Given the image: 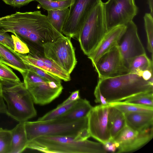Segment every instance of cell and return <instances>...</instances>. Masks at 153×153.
<instances>
[{"label":"cell","mask_w":153,"mask_h":153,"mask_svg":"<svg viewBox=\"0 0 153 153\" xmlns=\"http://www.w3.org/2000/svg\"><path fill=\"white\" fill-rule=\"evenodd\" d=\"M93 107L87 100L80 98L69 111L57 119L70 121L81 119L87 117Z\"/></svg>","instance_id":"obj_20"},{"label":"cell","mask_w":153,"mask_h":153,"mask_svg":"<svg viewBox=\"0 0 153 153\" xmlns=\"http://www.w3.org/2000/svg\"><path fill=\"white\" fill-rule=\"evenodd\" d=\"M0 55L2 62L23 74L28 69L22 60L14 50L0 43Z\"/></svg>","instance_id":"obj_18"},{"label":"cell","mask_w":153,"mask_h":153,"mask_svg":"<svg viewBox=\"0 0 153 153\" xmlns=\"http://www.w3.org/2000/svg\"><path fill=\"white\" fill-rule=\"evenodd\" d=\"M102 2L91 10L79 34L78 39L81 48L87 56L97 48L107 32Z\"/></svg>","instance_id":"obj_6"},{"label":"cell","mask_w":153,"mask_h":153,"mask_svg":"<svg viewBox=\"0 0 153 153\" xmlns=\"http://www.w3.org/2000/svg\"><path fill=\"white\" fill-rule=\"evenodd\" d=\"M80 98L79 91L78 90L76 91L72 92L68 98L62 103L58 105L57 106H61L69 104L78 100Z\"/></svg>","instance_id":"obj_36"},{"label":"cell","mask_w":153,"mask_h":153,"mask_svg":"<svg viewBox=\"0 0 153 153\" xmlns=\"http://www.w3.org/2000/svg\"><path fill=\"white\" fill-rule=\"evenodd\" d=\"M108 118L111 139H113L126 125L124 114L114 106L110 105Z\"/></svg>","instance_id":"obj_21"},{"label":"cell","mask_w":153,"mask_h":153,"mask_svg":"<svg viewBox=\"0 0 153 153\" xmlns=\"http://www.w3.org/2000/svg\"><path fill=\"white\" fill-rule=\"evenodd\" d=\"M28 143L41 136L76 137L81 129L88 128L87 117L70 121L56 119L46 121L24 122Z\"/></svg>","instance_id":"obj_5"},{"label":"cell","mask_w":153,"mask_h":153,"mask_svg":"<svg viewBox=\"0 0 153 153\" xmlns=\"http://www.w3.org/2000/svg\"><path fill=\"white\" fill-rule=\"evenodd\" d=\"M45 56L55 62L70 74L75 68L77 60L71 38L64 36L55 41L43 45Z\"/></svg>","instance_id":"obj_7"},{"label":"cell","mask_w":153,"mask_h":153,"mask_svg":"<svg viewBox=\"0 0 153 153\" xmlns=\"http://www.w3.org/2000/svg\"><path fill=\"white\" fill-rule=\"evenodd\" d=\"M35 0H14L10 5L18 7H20L28 4L31 1Z\"/></svg>","instance_id":"obj_39"},{"label":"cell","mask_w":153,"mask_h":153,"mask_svg":"<svg viewBox=\"0 0 153 153\" xmlns=\"http://www.w3.org/2000/svg\"><path fill=\"white\" fill-rule=\"evenodd\" d=\"M91 137L88 128H84L80 130L75 139L77 141H84L87 140Z\"/></svg>","instance_id":"obj_37"},{"label":"cell","mask_w":153,"mask_h":153,"mask_svg":"<svg viewBox=\"0 0 153 153\" xmlns=\"http://www.w3.org/2000/svg\"><path fill=\"white\" fill-rule=\"evenodd\" d=\"M34 103L43 105L48 104L58 97L63 87L61 82L45 81L25 85Z\"/></svg>","instance_id":"obj_14"},{"label":"cell","mask_w":153,"mask_h":153,"mask_svg":"<svg viewBox=\"0 0 153 153\" xmlns=\"http://www.w3.org/2000/svg\"><path fill=\"white\" fill-rule=\"evenodd\" d=\"M123 102L126 103L153 108V92L138 94L126 100Z\"/></svg>","instance_id":"obj_25"},{"label":"cell","mask_w":153,"mask_h":153,"mask_svg":"<svg viewBox=\"0 0 153 153\" xmlns=\"http://www.w3.org/2000/svg\"><path fill=\"white\" fill-rule=\"evenodd\" d=\"M101 0H74L62 33L66 36L78 39L79 31L93 9Z\"/></svg>","instance_id":"obj_9"},{"label":"cell","mask_w":153,"mask_h":153,"mask_svg":"<svg viewBox=\"0 0 153 153\" xmlns=\"http://www.w3.org/2000/svg\"><path fill=\"white\" fill-rule=\"evenodd\" d=\"M16 54L24 62L36 66L65 81L71 80L69 74L52 60L46 57L41 53Z\"/></svg>","instance_id":"obj_15"},{"label":"cell","mask_w":153,"mask_h":153,"mask_svg":"<svg viewBox=\"0 0 153 153\" xmlns=\"http://www.w3.org/2000/svg\"><path fill=\"white\" fill-rule=\"evenodd\" d=\"M0 79L16 81H20L19 78L8 66L0 61Z\"/></svg>","instance_id":"obj_31"},{"label":"cell","mask_w":153,"mask_h":153,"mask_svg":"<svg viewBox=\"0 0 153 153\" xmlns=\"http://www.w3.org/2000/svg\"><path fill=\"white\" fill-rule=\"evenodd\" d=\"M24 122H19L14 128L10 130L12 140L10 153H21L27 148L28 141Z\"/></svg>","instance_id":"obj_19"},{"label":"cell","mask_w":153,"mask_h":153,"mask_svg":"<svg viewBox=\"0 0 153 153\" xmlns=\"http://www.w3.org/2000/svg\"><path fill=\"white\" fill-rule=\"evenodd\" d=\"M125 28L126 25H120L107 32L97 48L88 56L91 60L92 65L102 55L117 46Z\"/></svg>","instance_id":"obj_16"},{"label":"cell","mask_w":153,"mask_h":153,"mask_svg":"<svg viewBox=\"0 0 153 153\" xmlns=\"http://www.w3.org/2000/svg\"><path fill=\"white\" fill-rule=\"evenodd\" d=\"M107 31L132 21L138 12L134 0H108L102 2Z\"/></svg>","instance_id":"obj_8"},{"label":"cell","mask_w":153,"mask_h":153,"mask_svg":"<svg viewBox=\"0 0 153 153\" xmlns=\"http://www.w3.org/2000/svg\"><path fill=\"white\" fill-rule=\"evenodd\" d=\"M69 11L68 8L62 10H48V17L52 25L59 32L62 33L63 27L67 19Z\"/></svg>","instance_id":"obj_23"},{"label":"cell","mask_w":153,"mask_h":153,"mask_svg":"<svg viewBox=\"0 0 153 153\" xmlns=\"http://www.w3.org/2000/svg\"><path fill=\"white\" fill-rule=\"evenodd\" d=\"M0 43L14 50L13 39L7 32L0 31Z\"/></svg>","instance_id":"obj_34"},{"label":"cell","mask_w":153,"mask_h":153,"mask_svg":"<svg viewBox=\"0 0 153 153\" xmlns=\"http://www.w3.org/2000/svg\"><path fill=\"white\" fill-rule=\"evenodd\" d=\"M14 45V50L22 54H27L29 53V49L27 45L17 36L11 35Z\"/></svg>","instance_id":"obj_33"},{"label":"cell","mask_w":153,"mask_h":153,"mask_svg":"<svg viewBox=\"0 0 153 153\" xmlns=\"http://www.w3.org/2000/svg\"><path fill=\"white\" fill-rule=\"evenodd\" d=\"M39 2L42 7L48 10L65 9L70 7L74 0H35Z\"/></svg>","instance_id":"obj_26"},{"label":"cell","mask_w":153,"mask_h":153,"mask_svg":"<svg viewBox=\"0 0 153 153\" xmlns=\"http://www.w3.org/2000/svg\"><path fill=\"white\" fill-rule=\"evenodd\" d=\"M0 96L7 104L6 114L19 122L37 115L32 98L20 81L0 79Z\"/></svg>","instance_id":"obj_3"},{"label":"cell","mask_w":153,"mask_h":153,"mask_svg":"<svg viewBox=\"0 0 153 153\" xmlns=\"http://www.w3.org/2000/svg\"><path fill=\"white\" fill-rule=\"evenodd\" d=\"M94 94L95 98L94 100L95 102L100 103V105L104 106L110 105V103L106 101L102 94L98 85L96 87Z\"/></svg>","instance_id":"obj_35"},{"label":"cell","mask_w":153,"mask_h":153,"mask_svg":"<svg viewBox=\"0 0 153 153\" xmlns=\"http://www.w3.org/2000/svg\"><path fill=\"white\" fill-rule=\"evenodd\" d=\"M153 136V126L139 131L126 125L113 140L117 153L128 152L138 149L150 141Z\"/></svg>","instance_id":"obj_11"},{"label":"cell","mask_w":153,"mask_h":153,"mask_svg":"<svg viewBox=\"0 0 153 153\" xmlns=\"http://www.w3.org/2000/svg\"><path fill=\"white\" fill-rule=\"evenodd\" d=\"M148 3L150 12V13L153 15V0H148Z\"/></svg>","instance_id":"obj_41"},{"label":"cell","mask_w":153,"mask_h":153,"mask_svg":"<svg viewBox=\"0 0 153 153\" xmlns=\"http://www.w3.org/2000/svg\"><path fill=\"white\" fill-rule=\"evenodd\" d=\"M12 136L10 130L0 128V153H10Z\"/></svg>","instance_id":"obj_29"},{"label":"cell","mask_w":153,"mask_h":153,"mask_svg":"<svg viewBox=\"0 0 153 153\" xmlns=\"http://www.w3.org/2000/svg\"><path fill=\"white\" fill-rule=\"evenodd\" d=\"M110 105L93 107L88 116V128L91 137L103 145L111 139L108 124Z\"/></svg>","instance_id":"obj_13"},{"label":"cell","mask_w":153,"mask_h":153,"mask_svg":"<svg viewBox=\"0 0 153 153\" xmlns=\"http://www.w3.org/2000/svg\"><path fill=\"white\" fill-rule=\"evenodd\" d=\"M28 69L33 71L39 76L47 79L48 81L61 82V79L59 78L30 64L24 62Z\"/></svg>","instance_id":"obj_30"},{"label":"cell","mask_w":153,"mask_h":153,"mask_svg":"<svg viewBox=\"0 0 153 153\" xmlns=\"http://www.w3.org/2000/svg\"><path fill=\"white\" fill-rule=\"evenodd\" d=\"M22 75L24 79V83L25 85L46 81H48L29 69Z\"/></svg>","instance_id":"obj_32"},{"label":"cell","mask_w":153,"mask_h":153,"mask_svg":"<svg viewBox=\"0 0 153 153\" xmlns=\"http://www.w3.org/2000/svg\"><path fill=\"white\" fill-rule=\"evenodd\" d=\"M2 59H1V57L0 55V61L1 62H2Z\"/></svg>","instance_id":"obj_43"},{"label":"cell","mask_w":153,"mask_h":153,"mask_svg":"<svg viewBox=\"0 0 153 153\" xmlns=\"http://www.w3.org/2000/svg\"><path fill=\"white\" fill-rule=\"evenodd\" d=\"M117 46L128 68L134 58L146 53L138 34L137 27L132 20L126 25L125 29L119 39Z\"/></svg>","instance_id":"obj_10"},{"label":"cell","mask_w":153,"mask_h":153,"mask_svg":"<svg viewBox=\"0 0 153 153\" xmlns=\"http://www.w3.org/2000/svg\"><path fill=\"white\" fill-rule=\"evenodd\" d=\"M126 125L138 131L148 129L153 124V113L134 112L124 114Z\"/></svg>","instance_id":"obj_17"},{"label":"cell","mask_w":153,"mask_h":153,"mask_svg":"<svg viewBox=\"0 0 153 153\" xmlns=\"http://www.w3.org/2000/svg\"><path fill=\"white\" fill-rule=\"evenodd\" d=\"M77 100L69 104L59 106L49 111L43 116L39 117L37 121H46L57 119L67 113L75 104Z\"/></svg>","instance_id":"obj_27"},{"label":"cell","mask_w":153,"mask_h":153,"mask_svg":"<svg viewBox=\"0 0 153 153\" xmlns=\"http://www.w3.org/2000/svg\"><path fill=\"white\" fill-rule=\"evenodd\" d=\"M106 150L107 151L114 152L116 150L117 147L115 142L112 139H111L104 144Z\"/></svg>","instance_id":"obj_38"},{"label":"cell","mask_w":153,"mask_h":153,"mask_svg":"<svg viewBox=\"0 0 153 153\" xmlns=\"http://www.w3.org/2000/svg\"><path fill=\"white\" fill-rule=\"evenodd\" d=\"M128 69V73L135 74L141 76L144 71H153V60H150L146 53L134 58L130 62Z\"/></svg>","instance_id":"obj_22"},{"label":"cell","mask_w":153,"mask_h":153,"mask_svg":"<svg viewBox=\"0 0 153 153\" xmlns=\"http://www.w3.org/2000/svg\"><path fill=\"white\" fill-rule=\"evenodd\" d=\"M7 111V106L5 103L3 98L0 96V113L6 114Z\"/></svg>","instance_id":"obj_40"},{"label":"cell","mask_w":153,"mask_h":153,"mask_svg":"<svg viewBox=\"0 0 153 153\" xmlns=\"http://www.w3.org/2000/svg\"><path fill=\"white\" fill-rule=\"evenodd\" d=\"M109 103L110 105L114 106L123 114L134 112L153 113V108L144 107L121 101Z\"/></svg>","instance_id":"obj_24"},{"label":"cell","mask_w":153,"mask_h":153,"mask_svg":"<svg viewBox=\"0 0 153 153\" xmlns=\"http://www.w3.org/2000/svg\"><path fill=\"white\" fill-rule=\"evenodd\" d=\"M0 31L17 36L27 46L30 53L44 54V44L64 36L55 29L47 16L40 11L17 12L1 17Z\"/></svg>","instance_id":"obj_1"},{"label":"cell","mask_w":153,"mask_h":153,"mask_svg":"<svg viewBox=\"0 0 153 153\" xmlns=\"http://www.w3.org/2000/svg\"><path fill=\"white\" fill-rule=\"evenodd\" d=\"M6 4L10 5L14 0H2Z\"/></svg>","instance_id":"obj_42"},{"label":"cell","mask_w":153,"mask_h":153,"mask_svg":"<svg viewBox=\"0 0 153 153\" xmlns=\"http://www.w3.org/2000/svg\"><path fill=\"white\" fill-rule=\"evenodd\" d=\"M144 26L146 31L147 41V49L152 53L153 59V18L150 13H146L144 16Z\"/></svg>","instance_id":"obj_28"},{"label":"cell","mask_w":153,"mask_h":153,"mask_svg":"<svg viewBox=\"0 0 153 153\" xmlns=\"http://www.w3.org/2000/svg\"><path fill=\"white\" fill-rule=\"evenodd\" d=\"M93 66L99 79L114 77L128 73L117 46L102 55Z\"/></svg>","instance_id":"obj_12"},{"label":"cell","mask_w":153,"mask_h":153,"mask_svg":"<svg viewBox=\"0 0 153 153\" xmlns=\"http://www.w3.org/2000/svg\"><path fill=\"white\" fill-rule=\"evenodd\" d=\"M97 85L109 103L120 102L141 93L153 92V79L146 80L133 73L99 79Z\"/></svg>","instance_id":"obj_2"},{"label":"cell","mask_w":153,"mask_h":153,"mask_svg":"<svg viewBox=\"0 0 153 153\" xmlns=\"http://www.w3.org/2000/svg\"><path fill=\"white\" fill-rule=\"evenodd\" d=\"M74 137L41 136L28 142L27 148L46 153H105L104 145L86 140L77 141Z\"/></svg>","instance_id":"obj_4"}]
</instances>
